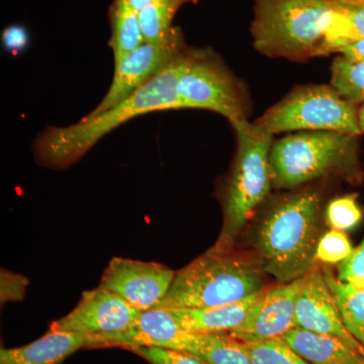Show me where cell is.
<instances>
[{
  "instance_id": "28",
  "label": "cell",
  "mask_w": 364,
  "mask_h": 364,
  "mask_svg": "<svg viewBox=\"0 0 364 364\" xmlns=\"http://www.w3.org/2000/svg\"><path fill=\"white\" fill-rule=\"evenodd\" d=\"M336 275L343 282L364 279V238L358 247L354 248L350 257L338 265Z\"/></svg>"
},
{
  "instance_id": "33",
  "label": "cell",
  "mask_w": 364,
  "mask_h": 364,
  "mask_svg": "<svg viewBox=\"0 0 364 364\" xmlns=\"http://www.w3.org/2000/svg\"><path fill=\"white\" fill-rule=\"evenodd\" d=\"M358 123L361 132L364 134V104L361 105L360 109H358Z\"/></svg>"
},
{
  "instance_id": "14",
  "label": "cell",
  "mask_w": 364,
  "mask_h": 364,
  "mask_svg": "<svg viewBox=\"0 0 364 364\" xmlns=\"http://www.w3.org/2000/svg\"><path fill=\"white\" fill-rule=\"evenodd\" d=\"M186 333L169 310L151 309L141 313L123 331L88 336L87 348L123 347L129 350L134 347L157 346L178 349Z\"/></svg>"
},
{
  "instance_id": "10",
  "label": "cell",
  "mask_w": 364,
  "mask_h": 364,
  "mask_svg": "<svg viewBox=\"0 0 364 364\" xmlns=\"http://www.w3.org/2000/svg\"><path fill=\"white\" fill-rule=\"evenodd\" d=\"M176 272L157 262L114 257L100 279V287L117 294L136 310L155 309L168 293Z\"/></svg>"
},
{
  "instance_id": "22",
  "label": "cell",
  "mask_w": 364,
  "mask_h": 364,
  "mask_svg": "<svg viewBox=\"0 0 364 364\" xmlns=\"http://www.w3.org/2000/svg\"><path fill=\"white\" fill-rule=\"evenodd\" d=\"M330 85L352 105L364 104V62L353 61L342 55L331 64Z\"/></svg>"
},
{
  "instance_id": "15",
  "label": "cell",
  "mask_w": 364,
  "mask_h": 364,
  "mask_svg": "<svg viewBox=\"0 0 364 364\" xmlns=\"http://www.w3.org/2000/svg\"><path fill=\"white\" fill-rule=\"evenodd\" d=\"M265 289L247 299L208 309L169 310L186 331L196 334H229L245 321Z\"/></svg>"
},
{
  "instance_id": "17",
  "label": "cell",
  "mask_w": 364,
  "mask_h": 364,
  "mask_svg": "<svg viewBox=\"0 0 364 364\" xmlns=\"http://www.w3.org/2000/svg\"><path fill=\"white\" fill-rule=\"evenodd\" d=\"M282 338L311 364H364L363 352L331 335L296 327Z\"/></svg>"
},
{
  "instance_id": "3",
  "label": "cell",
  "mask_w": 364,
  "mask_h": 364,
  "mask_svg": "<svg viewBox=\"0 0 364 364\" xmlns=\"http://www.w3.org/2000/svg\"><path fill=\"white\" fill-rule=\"evenodd\" d=\"M179 55L164 70L109 111L85 117L71 126L48 127L41 132L32 146L36 162L49 169L68 168L105 135L130 119L151 112L182 109L177 95Z\"/></svg>"
},
{
  "instance_id": "2",
  "label": "cell",
  "mask_w": 364,
  "mask_h": 364,
  "mask_svg": "<svg viewBox=\"0 0 364 364\" xmlns=\"http://www.w3.org/2000/svg\"><path fill=\"white\" fill-rule=\"evenodd\" d=\"M250 31L261 55L298 63L358 40L332 0H256Z\"/></svg>"
},
{
  "instance_id": "35",
  "label": "cell",
  "mask_w": 364,
  "mask_h": 364,
  "mask_svg": "<svg viewBox=\"0 0 364 364\" xmlns=\"http://www.w3.org/2000/svg\"><path fill=\"white\" fill-rule=\"evenodd\" d=\"M182 1H183L184 4H186V2H193V4H196V2L200 1V0H182Z\"/></svg>"
},
{
  "instance_id": "6",
  "label": "cell",
  "mask_w": 364,
  "mask_h": 364,
  "mask_svg": "<svg viewBox=\"0 0 364 364\" xmlns=\"http://www.w3.org/2000/svg\"><path fill=\"white\" fill-rule=\"evenodd\" d=\"M236 136L232 168L222 193L223 227L215 246L234 247L249 219L272 191L270 150L273 135L248 119L230 121Z\"/></svg>"
},
{
  "instance_id": "8",
  "label": "cell",
  "mask_w": 364,
  "mask_h": 364,
  "mask_svg": "<svg viewBox=\"0 0 364 364\" xmlns=\"http://www.w3.org/2000/svg\"><path fill=\"white\" fill-rule=\"evenodd\" d=\"M273 136L286 132H336L360 136L358 105L330 85H298L255 122Z\"/></svg>"
},
{
  "instance_id": "30",
  "label": "cell",
  "mask_w": 364,
  "mask_h": 364,
  "mask_svg": "<svg viewBox=\"0 0 364 364\" xmlns=\"http://www.w3.org/2000/svg\"><path fill=\"white\" fill-rule=\"evenodd\" d=\"M334 2L338 6L340 13L348 21L358 40L364 39V7L344 2Z\"/></svg>"
},
{
  "instance_id": "25",
  "label": "cell",
  "mask_w": 364,
  "mask_h": 364,
  "mask_svg": "<svg viewBox=\"0 0 364 364\" xmlns=\"http://www.w3.org/2000/svg\"><path fill=\"white\" fill-rule=\"evenodd\" d=\"M350 239L346 232L330 229L318 241L316 261L324 265H338L348 259L353 253Z\"/></svg>"
},
{
  "instance_id": "20",
  "label": "cell",
  "mask_w": 364,
  "mask_h": 364,
  "mask_svg": "<svg viewBox=\"0 0 364 364\" xmlns=\"http://www.w3.org/2000/svg\"><path fill=\"white\" fill-rule=\"evenodd\" d=\"M112 35L109 45L114 63L145 43L139 13L124 0H114L109 14Z\"/></svg>"
},
{
  "instance_id": "21",
  "label": "cell",
  "mask_w": 364,
  "mask_h": 364,
  "mask_svg": "<svg viewBox=\"0 0 364 364\" xmlns=\"http://www.w3.org/2000/svg\"><path fill=\"white\" fill-rule=\"evenodd\" d=\"M183 4L182 0H154L139 11L145 43L161 42L174 32L172 21Z\"/></svg>"
},
{
  "instance_id": "29",
  "label": "cell",
  "mask_w": 364,
  "mask_h": 364,
  "mask_svg": "<svg viewBox=\"0 0 364 364\" xmlns=\"http://www.w3.org/2000/svg\"><path fill=\"white\" fill-rule=\"evenodd\" d=\"M1 42L6 51L16 56L30 44V33L23 26L11 25L2 31Z\"/></svg>"
},
{
  "instance_id": "4",
  "label": "cell",
  "mask_w": 364,
  "mask_h": 364,
  "mask_svg": "<svg viewBox=\"0 0 364 364\" xmlns=\"http://www.w3.org/2000/svg\"><path fill=\"white\" fill-rule=\"evenodd\" d=\"M267 275L256 254L214 245L176 272L156 308L208 309L236 303L267 289Z\"/></svg>"
},
{
  "instance_id": "19",
  "label": "cell",
  "mask_w": 364,
  "mask_h": 364,
  "mask_svg": "<svg viewBox=\"0 0 364 364\" xmlns=\"http://www.w3.org/2000/svg\"><path fill=\"white\" fill-rule=\"evenodd\" d=\"M346 329L364 346V279L343 282L331 268H323Z\"/></svg>"
},
{
  "instance_id": "18",
  "label": "cell",
  "mask_w": 364,
  "mask_h": 364,
  "mask_svg": "<svg viewBox=\"0 0 364 364\" xmlns=\"http://www.w3.org/2000/svg\"><path fill=\"white\" fill-rule=\"evenodd\" d=\"M177 350L195 354L207 364H252L243 343L230 334L188 332Z\"/></svg>"
},
{
  "instance_id": "26",
  "label": "cell",
  "mask_w": 364,
  "mask_h": 364,
  "mask_svg": "<svg viewBox=\"0 0 364 364\" xmlns=\"http://www.w3.org/2000/svg\"><path fill=\"white\" fill-rule=\"evenodd\" d=\"M129 350L151 364H207L195 354L165 347H134Z\"/></svg>"
},
{
  "instance_id": "11",
  "label": "cell",
  "mask_w": 364,
  "mask_h": 364,
  "mask_svg": "<svg viewBox=\"0 0 364 364\" xmlns=\"http://www.w3.org/2000/svg\"><path fill=\"white\" fill-rule=\"evenodd\" d=\"M141 313L117 294L98 287L85 291L77 306L54 321L49 330L86 336L112 334L127 329Z\"/></svg>"
},
{
  "instance_id": "31",
  "label": "cell",
  "mask_w": 364,
  "mask_h": 364,
  "mask_svg": "<svg viewBox=\"0 0 364 364\" xmlns=\"http://www.w3.org/2000/svg\"><path fill=\"white\" fill-rule=\"evenodd\" d=\"M336 54L342 55L345 58L353 61L364 62V39L350 41L342 46Z\"/></svg>"
},
{
  "instance_id": "12",
  "label": "cell",
  "mask_w": 364,
  "mask_h": 364,
  "mask_svg": "<svg viewBox=\"0 0 364 364\" xmlns=\"http://www.w3.org/2000/svg\"><path fill=\"white\" fill-rule=\"evenodd\" d=\"M304 279L305 277L267 287L245 321L229 334L239 341L251 343L279 338L298 327L296 301Z\"/></svg>"
},
{
  "instance_id": "1",
  "label": "cell",
  "mask_w": 364,
  "mask_h": 364,
  "mask_svg": "<svg viewBox=\"0 0 364 364\" xmlns=\"http://www.w3.org/2000/svg\"><path fill=\"white\" fill-rule=\"evenodd\" d=\"M329 179L269 196L264 202L254 246L264 272L280 284L305 277L315 265Z\"/></svg>"
},
{
  "instance_id": "32",
  "label": "cell",
  "mask_w": 364,
  "mask_h": 364,
  "mask_svg": "<svg viewBox=\"0 0 364 364\" xmlns=\"http://www.w3.org/2000/svg\"><path fill=\"white\" fill-rule=\"evenodd\" d=\"M124 1H126L132 9H135V11L139 13L141 9L147 6L148 4H150L151 2L154 1V0H124Z\"/></svg>"
},
{
  "instance_id": "9",
  "label": "cell",
  "mask_w": 364,
  "mask_h": 364,
  "mask_svg": "<svg viewBox=\"0 0 364 364\" xmlns=\"http://www.w3.org/2000/svg\"><path fill=\"white\" fill-rule=\"evenodd\" d=\"M186 46L181 28H176L167 39L158 43H144L114 63L112 85L102 102L85 117L109 111L130 97L150 79L164 70Z\"/></svg>"
},
{
  "instance_id": "5",
  "label": "cell",
  "mask_w": 364,
  "mask_h": 364,
  "mask_svg": "<svg viewBox=\"0 0 364 364\" xmlns=\"http://www.w3.org/2000/svg\"><path fill=\"white\" fill-rule=\"evenodd\" d=\"M270 169L272 188L279 191L332 177L352 186L364 181L358 136L336 132H301L274 141Z\"/></svg>"
},
{
  "instance_id": "7",
  "label": "cell",
  "mask_w": 364,
  "mask_h": 364,
  "mask_svg": "<svg viewBox=\"0 0 364 364\" xmlns=\"http://www.w3.org/2000/svg\"><path fill=\"white\" fill-rule=\"evenodd\" d=\"M177 95L182 109L217 112L228 121L249 119L247 86L210 48H184L179 55Z\"/></svg>"
},
{
  "instance_id": "16",
  "label": "cell",
  "mask_w": 364,
  "mask_h": 364,
  "mask_svg": "<svg viewBox=\"0 0 364 364\" xmlns=\"http://www.w3.org/2000/svg\"><path fill=\"white\" fill-rule=\"evenodd\" d=\"M88 336L52 331L32 343L16 348H1L0 364H61L79 349L87 348Z\"/></svg>"
},
{
  "instance_id": "13",
  "label": "cell",
  "mask_w": 364,
  "mask_h": 364,
  "mask_svg": "<svg viewBox=\"0 0 364 364\" xmlns=\"http://www.w3.org/2000/svg\"><path fill=\"white\" fill-rule=\"evenodd\" d=\"M296 320L299 328L337 337L364 353L363 345L345 327L323 268L316 264L305 275L296 296Z\"/></svg>"
},
{
  "instance_id": "23",
  "label": "cell",
  "mask_w": 364,
  "mask_h": 364,
  "mask_svg": "<svg viewBox=\"0 0 364 364\" xmlns=\"http://www.w3.org/2000/svg\"><path fill=\"white\" fill-rule=\"evenodd\" d=\"M242 343L252 364H311L291 349L282 337Z\"/></svg>"
},
{
  "instance_id": "24",
  "label": "cell",
  "mask_w": 364,
  "mask_h": 364,
  "mask_svg": "<svg viewBox=\"0 0 364 364\" xmlns=\"http://www.w3.org/2000/svg\"><path fill=\"white\" fill-rule=\"evenodd\" d=\"M363 218L356 193L336 196L325 205V224L330 229L349 231L358 227Z\"/></svg>"
},
{
  "instance_id": "34",
  "label": "cell",
  "mask_w": 364,
  "mask_h": 364,
  "mask_svg": "<svg viewBox=\"0 0 364 364\" xmlns=\"http://www.w3.org/2000/svg\"><path fill=\"white\" fill-rule=\"evenodd\" d=\"M332 1L344 2V4H354V6L364 7V0H332Z\"/></svg>"
},
{
  "instance_id": "27",
  "label": "cell",
  "mask_w": 364,
  "mask_h": 364,
  "mask_svg": "<svg viewBox=\"0 0 364 364\" xmlns=\"http://www.w3.org/2000/svg\"><path fill=\"white\" fill-rule=\"evenodd\" d=\"M28 284L30 282L23 275L1 269V277H0L1 303L23 301Z\"/></svg>"
}]
</instances>
